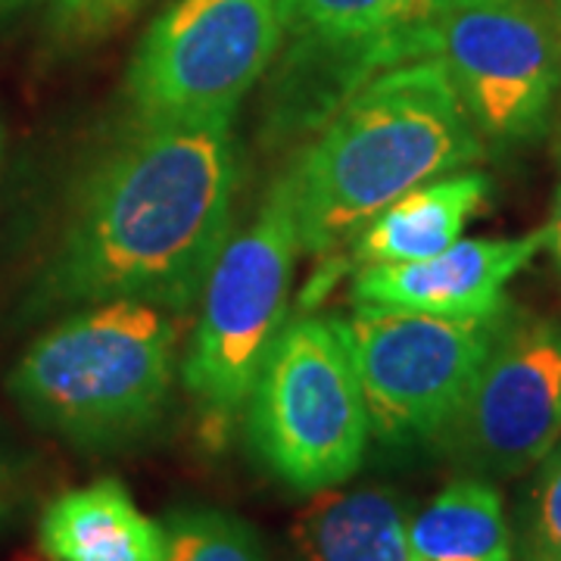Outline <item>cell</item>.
<instances>
[{
    "instance_id": "1",
    "label": "cell",
    "mask_w": 561,
    "mask_h": 561,
    "mask_svg": "<svg viewBox=\"0 0 561 561\" xmlns=\"http://www.w3.org/2000/svg\"><path fill=\"white\" fill-rule=\"evenodd\" d=\"M238 184L234 119L131 122L81 175L32 309L135 300L191 312L231 238Z\"/></svg>"
},
{
    "instance_id": "2",
    "label": "cell",
    "mask_w": 561,
    "mask_h": 561,
    "mask_svg": "<svg viewBox=\"0 0 561 561\" xmlns=\"http://www.w3.org/2000/svg\"><path fill=\"white\" fill-rule=\"evenodd\" d=\"M481 157V135L437 57L383 69L287 169L302 253L324 260L402 194Z\"/></svg>"
},
{
    "instance_id": "3",
    "label": "cell",
    "mask_w": 561,
    "mask_h": 561,
    "mask_svg": "<svg viewBox=\"0 0 561 561\" xmlns=\"http://www.w3.org/2000/svg\"><path fill=\"white\" fill-rule=\"evenodd\" d=\"M172 312L135 300L81 306L32 343L7 393L35 427L84 453L150 440L179 375Z\"/></svg>"
},
{
    "instance_id": "4",
    "label": "cell",
    "mask_w": 561,
    "mask_h": 561,
    "mask_svg": "<svg viewBox=\"0 0 561 561\" xmlns=\"http://www.w3.org/2000/svg\"><path fill=\"white\" fill-rule=\"evenodd\" d=\"M302 256L294 184L284 172L241 234L228 238L201 294V316L179 365L209 446L228 440L262 359L287 324Z\"/></svg>"
},
{
    "instance_id": "5",
    "label": "cell",
    "mask_w": 561,
    "mask_h": 561,
    "mask_svg": "<svg viewBox=\"0 0 561 561\" xmlns=\"http://www.w3.org/2000/svg\"><path fill=\"white\" fill-rule=\"evenodd\" d=\"M247 449L290 493L346 483L371 443L368 409L337 319L287 321L243 402Z\"/></svg>"
},
{
    "instance_id": "6",
    "label": "cell",
    "mask_w": 561,
    "mask_h": 561,
    "mask_svg": "<svg viewBox=\"0 0 561 561\" xmlns=\"http://www.w3.org/2000/svg\"><path fill=\"white\" fill-rule=\"evenodd\" d=\"M280 38L278 0H172L128 62V116L135 125L234 119Z\"/></svg>"
},
{
    "instance_id": "7",
    "label": "cell",
    "mask_w": 561,
    "mask_h": 561,
    "mask_svg": "<svg viewBox=\"0 0 561 561\" xmlns=\"http://www.w3.org/2000/svg\"><path fill=\"white\" fill-rule=\"evenodd\" d=\"M500 316L443 319L356 306L337 319L365 397L371 440L383 449H437L493 343Z\"/></svg>"
},
{
    "instance_id": "8",
    "label": "cell",
    "mask_w": 561,
    "mask_h": 561,
    "mask_svg": "<svg viewBox=\"0 0 561 561\" xmlns=\"http://www.w3.org/2000/svg\"><path fill=\"white\" fill-rule=\"evenodd\" d=\"M486 144L537 140L561 84V44L534 0H446L434 50Z\"/></svg>"
},
{
    "instance_id": "9",
    "label": "cell",
    "mask_w": 561,
    "mask_h": 561,
    "mask_svg": "<svg viewBox=\"0 0 561 561\" xmlns=\"http://www.w3.org/2000/svg\"><path fill=\"white\" fill-rule=\"evenodd\" d=\"M559 440L561 324L502 312L493 343L437 449L465 474L508 481L534 471Z\"/></svg>"
},
{
    "instance_id": "10",
    "label": "cell",
    "mask_w": 561,
    "mask_h": 561,
    "mask_svg": "<svg viewBox=\"0 0 561 561\" xmlns=\"http://www.w3.org/2000/svg\"><path fill=\"white\" fill-rule=\"evenodd\" d=\"M542 250V228L508 241H456L431 260L365 265L353 275V306H387L443 319H490L505 287Z\"/></svg>"
},
{
    "instance_id": "11",
    "label": "cell",
    "mask_w": 561,
    "mask_h": 561,
    "mask_svg": "<svg viewBox=\"0 0 561 561\" xmlns=\"http://www.w3.org/2000/svg\"><path fill=\"white\" fill-rule=\"evenodd\" d=\"M490 197V179L474 169H459L443 179L419 184L362 228L350 241L346 268L397 265L431 260L461 241L465 225Z\"/></svg>"
},
{
    "instance_id": "12",
    "label": "cell",
    "mask_w": 561,
    "mask_h": 561,
    "mask_svg": "<svg viewBox=\"0 0 561 561\" xmlns=\"http://www.w3.org/2000/svg\"><path fill=\"white\" fill-rule=\"evenodd\" d=\"M38 546L50 561H165L162 524L140 512L119 478L47 502Z\"/></svg>"
},
{
    "instance_id": "13",
    "label": "cell",
    "mask_w": 561,
    "mask_h": 561,
    "mask_svg": "<svg viewBox=\"0 0 561 561\" xmlns=\"http://www.w3.org/2000/svg\"><path fill=\"white\" fill-rule=\"evenodd\" d=\"M446 0H278L290 44L390 50L400 60L431 57L434 22Z\"/></svg>"
},
{
    "instance_id": "14",
    "label": "cell",
    "mask_w": 561,
    "mask_h": 561,
    "mask_svg": "<svg viewBox=\"0 0 561 561\" xmlns=\"http://www.w3.org/2000/svg\"><path fill=\"white\" fill-rule=\"evenodd\" d=\"M300 561H409V515L397 493L324 490L294 527Z\"/></svg>"
},
{
    "instance_id": "15",
    "label": "cell",
    "mask_w": 561,
    "mask_h": 561,
    "mask_svg": "<svg viewBox=\"0 0 561 561\" xmlns=\"http://www.w3.org/2000/svg\"><path fill=\"white\" fill-rule=\"evenodd\" d=\"M409 561H515L496 483L461 474L409 518Z\"/></svg>"
},
{
    "instance_id": "16",
    "label": "cell",
    "mask_w": 561,
    "mask_h": 561,
    "mask_svg": "<svg viewBox=\"0 0 561 561\" xmlns=\"http://www.w3.org/2000/svg\"><path fill=\"white\" fill-rule=\"evenodd\" d=\"M165 561H268L253 524L213 505H179L162 518Z\"/></svg>"
},
{
    "instance_id": "17",
    "label": "cell",
    "mask_w": 561,
    "mask_h": 561,
    "mask_svg": "<svg viewBox=\"0 0 561 561\" xmlns=\"http://www.w3.org/2000/svg\"><path fill=\"white\" fill-rule=\"evenodd\" d=\"M512 540L515 561H561V440L534 468Z\"/></svg>"
},
{
    "instance_id": "18",
    "label": "cell",
    "mask_w": 561,
    "mask_h": 561,
    "mask_svg": "<svg viewBox=\"0 0 561 561\" xmlns=\"http://www.w3.org/2000/svg\"><path fill=\"white\" fill-rule=\"evenodd\" d=\"M138 0H54V22L60 32H94L131 10Z\"/></svg>"
},
{
    "instance_id": "19",
    "label": "cell",
    "mask_w": 561,
    "mask_h": 561,
    "mask_svg": "<svg viewBox=\"0 0 561 561\" xmlns=\"http://www.w3.org/2000/svg\"><path fill=\"white\" fill-rule=\"evenodd\" d=\"M22 500V478L10 453L0 449V527L16 515Z\"/></svg>"
},
{
    "instance_id": "20",
    "label": "cell",
    "mask_w": 561,
    "mask_h": 561,
    "mask_svg": "<svg viewBox=\"0 0 561 561\" xmlns=\"http://www.w3.org/2000/svg\"><path fill=\"white\" fill-rule=\"evenodd\" d=\"M542 247L549 250V256H552L556 265L561 268V187H559V194H556V203H552L549 225L542 228Z\"/></svg>"
},
{
    "instance_id": "21",
    "label": "cell",
    "mask_w": 561,
    "mask_h": 561,
    "mask_svg": "<svg viewBox=\"0 0 561 561\" xmlns=\"http://www.w3.org/2000/svg\"><path fill=\"white\" fill-rule=\"evenodd\" d=\"M25 3H32V0H0V13H10V10H20Z\"/></svg>"
},
{
    "instance_id": "22",
    "label": "cell",
    "mask_w": 561,
    "mask_h": 561,
    "mask_svg": "<svg viewBox=\"0 0 561 561\" xmlns=\"http://www.w3.org/2000/svg\"><path fill=\"white\" fill-rule=\"evenodd\" d=\"M3 147H7V128H3V119H0V160H3Z\"/></svg>"
},
{
    "instance_id": "23",
    "label": "cell",
    "mask_w": 561,
    "mask_h": 561,
    "mask_svg": "<svg viewBox=\"0 0 561 561\" xmlns=\"http://www.w3.org/2000/svg\"><path fill=\"white\" fill-rule=\"evenodd\" d=\"M556 20H559V28H561V0H556Z\"/></svg>"
}]
</instances>
